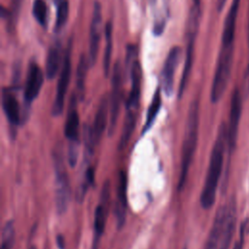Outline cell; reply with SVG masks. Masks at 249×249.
<instances>
[{"mask_svg":"<svg viewBox=\"0 0 249 249\" xmlns=\"http://www.w3.org/2000/svg\"><path fill=\"white\" fill-rule=\"evenodd\" d=\"M226 146L227 126L223 123L219 127L218 134L211 152L205 182L200 194V204L204 209L211 208L215 202L217 188L223 170Z\"/></svg>","mask_w":249,"mask_h":249,"instance_id":"cell-1","label":"cell"},{"mask_svg":"<svg viewBox=\"0 0 249 249\" xmlns=\"http://www.w3.org/2000/svg\"><path fill=\"white\" fill-rule=\"evenodd\" d=\"M198 102L197 100H194L190 105L186 122V128L182 146L180 173L177 187L178 191H182L185 186L189 169L196 149L198 139Z\"/></svg>","mask_w":249,"mask_h":249,"instance_id":"cell-2","label":"cell"},{"mask_svg":"<svg viewBox=\"0 0 249 249\" xmlns=\"http://www.w3.org/2000/svg\"><path fill=\"white\" fill-rule=\"evenodd\" d=\"M62 148L57 145L53 153L54 170V203L56 212L62 215L66 212L71 196V187L66 170Z\"/></svg>","mask_w":249,"mask_h":249,"instance_id":"cell-3","label":"cell"},{"mask_svg":"<svg viewBox=\"0 0 249 249\" xmlns=\"http://www.w3.org/2000/svg\"><path fill=\"white\" fill-rule=\"evenodd\" d=\"M232 59H233V45H222L220 53L218 56L217 66L214 74V79L211 87L210 92V99L213 103L218 102L229 83V79L231 76V66H232Z\"/></svg>","mask_w":249,"mask_h":249,"instance_id":"cell-4","label":"cell"},{"mask_svg":"<svg viewBox=\"0 0 249 249\" xmlns=\"http://www.w3.org/2000/svg\"><path fill=\"white\" fill-rule=\"evenodd\" d=\"M110 182L106 181L103 184L100 200L94 210V219H93V239H92V249H97L101 236L105 230L107 214L109 211L110 205Z\"/></svg>","mask_w":249,"mask_h":249,"instance_id":"cell-5","label":"cell"},{"mask_svg":"<svg viewBox=\"0 0 249 249\" xmlns=\"http://www.w3.org/2000/svg\"><path fill=\"white\" fill-rule=\"evenodd\" d=\"M71 48L68 46L66 53L63 58V63L61 67V71L59 74V78L57 81L56 92L54 96V100L52 107V114L54 117L59 116L62 113L65 95L67 92L70 75H71Z\"/></svg>","mask_w":249,"mask_h":249,"instance_id":"cell-6","label":"cell"},{"mask_svg":"<svg viewBox=\"0 0 249 249\" xmlns=\"http://www.w3.org/2000/svg\"><path fill=\"white\" fill-rule=\"evenodd\" d=\"M122 102V68L120 62H117L113 70L112 78V91L109 98V128L108 133L112 135L114 133L117 121L119 118L120 108Z\"/></svg>","mask_w":249,"mask_h":249,"instance_id":"cell-7","label":"cell"},{"mask_svg":"<svg viewBox=\"0 0 249 249\" xmlns=\"http://www.w3.org/2000/svg\"><path fill=\"white\" fill-rule=\"evenodd\" d=\"M242 109V98L241 93L237 88L232 91L230 105V116H229V124L227 126V147L229 152H232L235 148L238 125L241 117Z\"/></svg>","mask_w":249,"mask_h":249,"instance_id":"cell-8","label":"cell"},{"mask_svg":"<svg viewBox=\"0 0 249 249\" xmlns=\"http://www.w3.org/2000/svg\"><path fill=\"white\" fill-rule=\"evenodd\" d=\"M127 211V179L124 171H120L117 179L116 201L114 205V214L116 218L117 228L121 230L126 220Z\"/></svg>","mask_w":249,"mask_h":249,"instance_id":"cell-9","label":"cell"},{"mask_svg":"<svg viewBox=\"0 0 249 249\" xmlns=\"http://www.w3.org/2000/svg\"><path fill=\"white\" fill-rule=\"evenodd\" d=\"M181 57V49L179 47L172 48L163 64L162 70H161V86L163 92L169 96L173 92V85H174V75L176 68L178 66L179 60Z\"/></svg>","mask_w":249,"mask_h":249,"instance_id":"cell-10","label":"cell"},{"mask_svg":"<svg viewBox=\"0 0 249 249\" xmlns=\"http://www.w3.org/2000/svg\"><path fill=\"white\" fill-rule=\"evenodd\" d=\"M43 82L44 76L41 68L35 62H30L28 65L23 92L26 107H28L32 103V101L38 96L43 86Z\"/></svg>","mask_w":249,"mask_h":249,"instance_id":"cell-11","label":"cell"},{"mask_svg":"<svg viewBox=\"0 0 249 249\" xmlns=\"http://www.w3.org/2000/svg\"><path fill=\"white\" fill-rule=\"evenodd\" d=\"M101 23H102V13L101 5L99 2H95L93 5V12L89 29V64L93 65L97 58L99 42L101 37Z\"/></svg>","mask_w":249,"mask_h":249,"instance_id":"cell-12","label":"cell"},{"mask_svg":"<svg viewBox=\"0 0 249 249\" xmlns=\"http://www.w3.org/2000/svg\"><path fill=\"white\" fill-rule=\"evenodd\" d=\"M197 26L198 23L196 22H189L188 24V43H187V53H186V60H185V65L183 69V74L179 86V91H178V97L181 98L185 88L188 83V79L191 73V68H192V63H193V57H194V47H195V40H196V35L197 31Z\"/></svg>","mask_w":249,"mask_h":249,"instance_id":"cell-13","label":"cell"},{"mask_svg":"<svg viewBox=\"0 0 249 249\" xmlns=\"http://www.w3.org/2000/svg\"><path fill=\"white\" fill-rule=\"evenodd\" d=\"M2 108L12 126H17L21 123L20 107L17 96L11 89L4 88L2 89Z\"/></svg>","mask_w":249,"mask_h":249,"instance_id":"cell-14","label":"cell"},{"mask_svg":"<svg viewBox=\"0 0 249 249\" xmlns=\"http://www.w3.org/2000/svg\"><path fill=\"white\" fill-rule=\"evenodd\" d=\"M236 224V202L233 197L227 203V215L219 244V249H230Z\"/></svg>","mask_w":249,"mask_h":249,"instance_id":"cell-15","label":"cell"},{"mask_svg":"<svg viewBox=\"0 0 249 249\" xmlns=\"http://www.w3.org/2000/svg\"><path fill=\"white\" fill-rule=\"evenodd\" d=\"M131 76V88L126 100V111L137 112L139 106L140 90H141V66L138 60L132 62L130 68Z\"/></svg>","mask_w":249,"mask_h":249,"instance_id":"cell-16","label":"cell"},{"mask_svg":"<svg viewBox=\"0 0 249 249\" xmlns=\"http://www.w3.org/2000/svg\"><path fill=\"white\" fill-rule=\"evenodd\" d=\"M227 215V204L221 206L215 215L209 235L205 242L204 249H219V244Z\"/></svg>","mask_w":249,"mask_h":249,"instance_id":"cell-17","label":"cell"},{"mask_svg":"<svg viewBox=\"0 0 249 249\" xmlns=\"http://www.w3.org/2000/svg\"><path fill=\"white\" fill-rule=\"evenodd\" d=\"M109 110V99L103 96L100 100L98 109L96 111L93 124L91 125V133L95 145H97L100 142L102 134L106 129Z\"/></svg>","mask_w":249,"mask_h":249,"instance_id":"cell-18","label":"cell"},{"mask_svg":"<svg viewBox=\"0 0 249 249\" xmlns=\"http://www.w3.org/2000/svg\"><path fill=\"white\" fill-rule=\"evenodd\" d=\"M240 0H232L231 4V8L226 17L223 34H222V45H233L234 43V35H235V27L237 15L239 10Z\"/></svg>","mask_w":249,"mask_h":249,"instance_id":"cell-19","label":"cell"},{"mask_svg":"<svg viewBox=\"0 0 249 249\" xmlns=\"http://www.w3.org/2000/svg\"><path fill=\"white\" fill-rule=\"evenodd\" d=\"M64 134L68 143H79V114L76 107L75 97L72 98L68 110L64 125Z\"/></svg>","mask_w":249,"mask_h":249,"instance_id":"cell-20","label":"cell"},{"mask_svg":"<svg viewBox=\"0 0 249 249\" xmlns=\"http://www.w3.org/2000/svg\"><path fill=\"white\" fill-rule=\"evenodd\" d=\"M61 60V49L59 44L53 45L47 55L46 59V76L48 79L52 80L56 75Z\"/></svg>","mask_w":249,"mask_h":249,"instance_id":"cell-21","label":"cell"},{"mask_svg":"<svg viewBox=\"0 0 249 249\" xmlns=\"http://www.w3.org/2000/svg\"><path fill=\"white\" fill-rule=\"evenodd\" d=\"M136 116L137 112L132 111H126V115L124 118V123L123 126V130L121 133V138L119 142V150H123L127 145L130 136L134 130L135 124H136Z\"/></svg>","mask_w":249,"mask_h":249,"instance_id":"cell-22","label":"cell"},{"mask_svg":"<svg viewBox=\"0 0 249 249\" xmlns=\"http://www.w3.org/2000/svg\"><path fill=\"white\" fill-rule=\"evenodd\" d=\"M160 105H161V96H160V89H158L155 91V94L153 96V99L151 101V104L149 106V109L147 111V117H146V122L145 124L143 126V130L142 133L144 134L145 132H147L154 124L155 120L158 116V113L160 109Z\"/></svg>","mask_w":249,"mask_h":249,"instance_id":"cell-23","label":"cell"},{"mask_svg":"<svg viewBox=\"0 0 249 249\" xmlns=\"http://www.w3.org/2000/svg\"><path fill=\"white\" fill-rule=\"evenodd\" d=\"M56 2V19L54 29L58 32L66 23L69 14L68 0H55Z\"/></svg>","mask_w":249,"mask_h":249,"instance_id":"cell-24","label":"cell"},{"mask_svg":"<svg viewBox=\"0 0 249 249\" xmlns=\"http://www.w3.org/2000/svg\"><path fill=\"white\" fill-rule=\"evenodd\" d=\"M15 225L13 221H7L2 230L1 249H12L15 243Z\"/></svg>","mask_w":249,"mask_h":249,"instance_id":"cell-25","label":"cell"},{"mask_svg":"<svg viewBox=\"0 0 249 249\" xmlns=\"http://www.w3.org/2000/svg\"><path fill=\"white\" fill-rule=\"evenodd\" d=\"M105 38H106V45H105V52H104V72L107 76L109 73L111 56H112V46H113V38H112V24L111 22H107L105 27Z\"/></svg>","mask_w":249,"mask_h":249,"instance_id":"cell-26","label":"cell"},{"mask_svg":"<svg viewBox=\"0 0 249 249\" xmlns=\"http://www.w3.org/2000/svg\"><path fill=\"white\" fill-rule=\"evenodd\" d=\"M32 14L37 22L46 27L48 23V6L44 0H35L32 6Z\"/></svg>","mask_w":249,"mask_h":249,"instance_id":"cell-27","label":"cell"},{"mask_svg":"<svg viewBox=\"0 0 249 249\" xmlns=\"http://www.w3.org/2000/svg\"><path fill=\"white\" fill-rule=\"evenodd\" d=\"M89 63V62H88L87 58L84 55H82L79 61V65L77 67V88L81 95H83L84 89H85V81H86V75H87Z\"/></svg>","mask_w":249,"mask_h":249,"instance_id":"cell-28","label":"cell"},{"mask_svg":"<svg viewBox=\"0 0 249 249\" xmlns=\"http://www.w3.org/2000/svg\"><path fill=\"white\" fill-rule=\"evenodd\" d=\"M20 4H21V0H12V12H11V17H10L12 24H14V22L17 19L16 18L18 16Z\"/></svg>","mask_w":249,"mask_h":249,"instance_id":"cell-29","label":"cell"},{"mask_svg":"<svg viewBox=\"0 0 249 249\" xmlns=\"http://www.w3.org/2000/svg\"><path fill=\"white\" fill-rule=\"evenodd\" d=\"M248 46H249V22H248ZM244 87L247 93H249V61L247 65V69L245 72V78H244Z\"/></svg>","mask_w":249,"mask_h":249,"instance_id":"cell-30","label":"cell"},{"mask_svg":"<svg viewBox=\"0 0 249 249\" xmlns=\"http://www.w3.org/2000/svg\"><path fill=\"white\" fill-rule=\"evenodd\" d=\"M56 244H57L59 249H64L65 241H64V237L61 234L57 235V237H56Z\"/></svg>","mask_w":249,"mask_h":249,"instance_id":"cell-31","label":"cell"},{"mask_svg":"<svg viewBox=\"0 0 249 249\" xmlns=\"http://www.w3.org/2000/svg\"><path fill=\"white\" fill-rule=\"evenodd\" d=\"M226 2H227V0H218V1H217V8H218V11H221V10L224 8Z\"/></svg>","mask_w":249,"mask_h":249,"instance_id":"cell-32","label":"cell"},{"mask_svg":"<svg viewBox=\"0 0 249 249\" xmlns=\"http://www.w3.org/2000/svg\"><path fill=\"white\" fill-rule=\"evenodd\" d=\"M193 2H194V6L193 7L200 9V0H193Z\"/></svg>","mask_w":249,"mask_h":249,"instance_id":"cell-33","label":"cell"},{"mask_svg":"<svg viewBox=\"0 0 249 249\" xmlns=\"http://www.w3.org/2000/svg\"><path fill=\"white\" fill-rule=\"evenodd\" d=\"M30 249H36V248H34V247H31V248H30Z\"/></svg>","mask_w":249,"mask_h":249,"instance_id":"cell-34","label":"cell"},{"mask_svg":"<svg viewBox=\"0 0 249 249\" xmlns=\"http://www.w3.org/2000/svg\"><path fill=\"white\" fill-rule=\"evenodd\" d=\"M185 249H186V248H185Z\"/></svg>","mask_w":249,"mask_h":249,"instance_id":"cell-35","label":"cell"}]
</instances>
